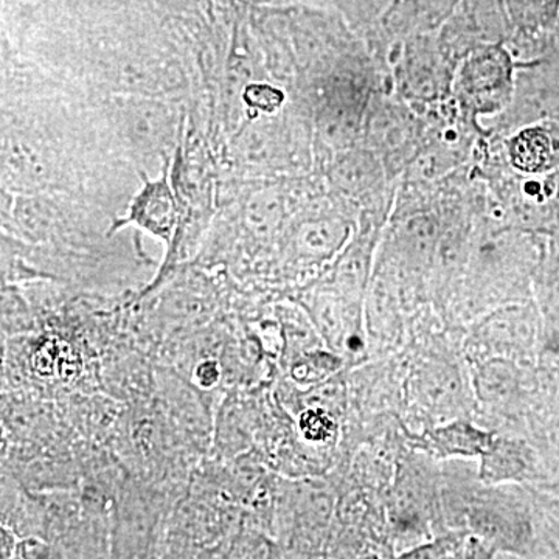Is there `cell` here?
Instances as JSON below:
<instances>
[{
	"label": "cell",
	"instance_id": "cell-8",
	"mask_svg": "<svg viewBox=\"0 0 559 559\" xmlns=\"http://www.w3.org/2000/svg\"><path fill=\"white\" fill-rule=\"evenodd\" d=\"M140 204L134 209L132 219L138 221L143 227L167 238L170 235L175 215H173V204L170 197L164 201L157 202V205H151L148 198H140Z\"/></svg>",
	"mask_w": 559,
	"mask_h": 559
},
{
	"label": "cell",
	"instance_id": "cell-3",
	"mask_svg": "<svg viewBox=\"0 0 559 559\" xmlns=\"http://www.w3.org/2000/svg\"><path fill=\"white\" fill-rule=\"evenodd\" d=\"M425 119L393 91L374 98L364 128L362 146L377 154L390 180L399 182L421 148Z\"/></svg>",
	"mask_w": 559,
	"mask_h": 559
},
{
	"label": "cell",
	"instance_id": "cell-4",
	"mask_svg": "<svg viewBox=\"0 0 559 559\" xmlns=\"http://www.w3.org/2000/svg\"><path fill=\"white\" fill-rule=\"evenodd\" d=\"M506 0H460L457 9L437 33L444 57L457 68L471 51L506 44L513 35Z\"/></svg>",
	"mask_w": 559,
	"mask_h": 559
},
{
	"label": "cell",
	"instance_id": "cell-2",
	"mask_svg": "<svg viewBox=\"0 0 559 559\" xmlns=\"http://www.w3.org/2000/svg\"><path fill=\"white\" fill-rule=\"evenodd\" d=\"M514 86L516 62L506 44H495L479 47L460 61L452 97L463 112L481 124L509 108Z\"/></svg>",
	"mask_w": 559,
	"mask_h": 559
},
{
	"label": "cell",
	"instance_id": "cell-9",
	"mask_svg": "<svg viewBox=\"0 0 559 559\" xmlns=\"http://www.w3.org/2000/svg\"><path fill=\"white\" fill-rule=\"evenodd\" d=\"M248 91L253 94V98H248L249 105L266 110V112H275V110L282 108L283 100H285L283 92L275 90V87L252 86Z\"/></svg>",
	"mask_w": 559,
	"mask_h": 559
},
{
	"label": "cell",
	"instance_id": "cell-11",
	"mask_svg": "<svg viewBox=\"0 0 559 559\" xmlns=\"http://www.w3.org/2000/svg\"><path fill=\"white\" fill-rule=\"evenodd\" d=\"M219 380V366L213 360L200 364L197 369V381L202 388H212Z\"/></svg>",
	"mask_w": 559,
	"mask_h": 559
},
{
	"label": "cell",
	"instance_id": "cell-1",
	"mask_svg": "<svg viewBox=\"0 0 559 559\" xmlns=\"http://www.w3.org/2000/svg\"><path fill=\"white\" fill-rule=\"evenodd\" d=\"M370 53L393 94L419 116L452 97L457 68L441 51L437 33L395 40Z\"/></svg>",
	"mask_w": 559,
	"mask_h": 559
},
{
	"label": "cell",
	"instance_id": "cell-5",
	"mask_svg": "<svg viewBox=\"0 0 559 559\" xmlns=\"http://www.w3.org/2000/svg\"><path fill=\"white\" fill-rule=\"evenodd\" d=\"M460 0H390L374 27L364 35L369 49H381L395 40L436 35L457 9Z\"/></svg>",
	"mask_w": 559,
	"mask_h": 559
},
{
	"label": "cell",
	"instance_id": "cell-6",
	"mask_svg": "<svg viewBox=\"0 0 559 559\" xmlns=\"http://www.w3.org/2000/svg\"><path fill=\"white\" fill-rule=\"evenodd\" d=\"M503 140L511 167L522 175L547 176L559 170V116L544 117Z\"/></svg>",
	"mask_w": 559,
	"mask_h": 559
},
{
	"label": "cell",
	"instance_id": "cell-10",
	"mask_svg": "<svg viewBox=\"0 0 559 559\" xmlns=\"http://www.w3.org/2000/svg\"><path fill=\"white\" fill-rule=\"evenodd\" d=\"M301 428L310 439H323L329 433L330 423L325 415L319 414V412H310V414L304 415Z\"/></svg>",
	"mask_w": 559,
	"mask_h": 559
},
{
	"label": "cell",
	"instance_id": "cell-7",
	"mask_svg": "<svg viewBox=\"0 0 559 559\" xmlns=\"http://www.w3.org/2000/svg\"><path fill=\"white\" fill-rule=\"evenodd\" d=\"M514 31L540 33L559 22V0H506Z\"/></svg>",
	"mask_w": 559,
	"mask_h": 559
}]
</instances>
